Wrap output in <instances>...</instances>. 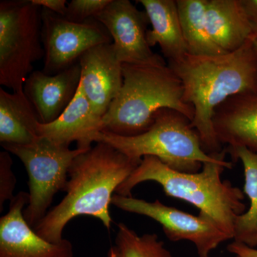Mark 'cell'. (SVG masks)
<instances>
[{
  "label": "cell",
  "instance_id": "cell-1",
  "mask_svg": "<svg viewBox=\"0 0 257 257\" xmlns=\"http://www.w3.org/2000/svg\"><path fill=\"white\" fill-rule=\"evenodd\" d=\"M251 38V37H250ZM182 81L184 100L194 108L191 125L208 154L220 153L213 127L215 109L231 96L257 92V68L251 40L239 50L213 56H193L168 62Z\"/></svg>",
  "mask_w": 257,
  "mask_h": 257
},
{
  "label": "cell",
  "instance_id": "cell-2",
  "mask_svg": "<svg viewBox=\"0 0 257 257\" xmlns=\"http://www.w3.org/2000/svg\"><path fill=\"white\" fill-rule=\"evenodd\" d=\"M140 164L108 144L96 143L74 159L64 190L67 194L33 229L47 241L58 243L69 221L84 215L99 219L110 229L113 193Z\"/></svg>",
  "mask_w": 257,
  "mask_h": 257
},
{
  "label": "cell",
  "instance_id": "cell-3",
  "mask_svg": "<svg viewBox=\"0 0 257 257\" xmlns=\"http://www.w3.org/2000/svg\"><path fill=\"white\" fill-rule=\"evenodd\" d=\"M232 167V162L224 159L204 164L197 173H185L172 170L157 157L147 156L116 193L130 197L139 184L157 182L166 195L185 201L212 218L232 239L236 219L246 211L242 191L221 179L225 169Z\"/></svg>",
  "mask_w": 257,
  "mask_h": 257
},
{
  "label": "cell",
  "instance_id": "cell-4",
  "mask_svg": "<svg viewBox=\"0 0 257 257\" xmlns=\"http://www.w3.org/2000/svg\"><path fill=\"white\" fill-rule=\"evenodd\" d=\"M121 90L102 118L101 131L122 137L146 133L158 111L170 109L191 121L194 108L184 100L182 81L167 62L122 64Z\"/></svg>",
  "mask_w": 257,
  "mask_h": 257
},
{
  "label": "cell",
  "instance_id": "cell-5",
  "mask_svg": "<svg viewBox=\"0 0 257 257\" xmlns=\"http://www.w3.org/2000/svg\"><path fill=\"white\" fill-rule=\"evenodd\" d=\"M92 143L108 144L138 162L145 157H157L172 170L185 173H197L204 164L224 160L226 152H206L190 120L170 109L159 111L152 127L142 135L122 137L101 131L92 137Z\"/></svg>",
  "mask_w": 257,
  "mask_h": 257
},
{
  "label": "cell",
  "instance_id": "cell-6",
  "mask_svg": "<svg viewBox=\"0 0 257 257\" xmlns=\"http://www.w3.org/2000/svg\"><path fill=\"white\" fill-rule=\"evenodd\" d=\"M42 8L32 0L0 2V84L24 92L33 64L45 56Z\"/></svg>",
  "mask_w": 257,
  "mask_h": 257
},
{
  "label": "cell",
  "instance_id": "cell-7",
  "mask_svg": "<svg viewBox=\"0 0 257 257\" xmlns=\"http://www.w3.org/2000/svg\"><path fill=\"white\" fill-rule=\"evenodd\" d=\"M2 147L16 155L28 172L30 202L23 214L34 229L46 216L55 194L65 190L69 169L74 159L88 150H70L69 147L58 145L43 137H39L31 145Z\"/></svg>",
  "mask_w": 257,
  "mask_h": 257
},
{
  "label": "cell",
  "instance_id": "cell-8",
  "mask_svg": "<svg viewBox=\"0 0 257 257\" xmlns=\"http://www.w3.org/2000/svg\"><path fill=\"white\" fill-rule=\"evenodd\" d=\"M111 204L157 221L170 241L187 240L194 243L199 257L210 256L221 243L231 239L212 218L201 211L199 215L194 216L166 206L159 199L150 202L117 194L113 195Z\"/></svg>",
  "mask_w": 257,
  "mask_h": 257
},
{
  "label": "cell",
  "instance_id": "cell-9",
  "mask_svg": "<svg viewBox=\"0 0 257 257\" xmlns=\"http://www.w3.org/2000/svg\"><path fill=\"white\" fill-rule=\"evenodd\" d=\"M41 17L45 51L42 71L50 75L77 63L93 47L112 42L109 32L95 19L83 23H73L45 8H42Z\"/></svg>",
  "mask_w": 257,
  "mask_h": 257
},
{
  "label": "cell",
  "instance_id": "cell-10",
  "mask_svg": "<svg viewBox=\"0 0 257 257\" xmlns=\"http://www.w3.org/2000/svg\"><path fill=\"white\" fill-rule=\"evenodd\" d=\"M112 38L117 58L122 64L165 63L162 56L155 53L147 40L150 23L145 11L130 0H111L95 18Z\"/></svg>",
  "mask_w": 257,
  "mask_h": 257
},
{
  "label": "cell",
  "instance_id": "cell-11",
  "mask_svg": "<svg viewBox=\"0 0 257 257\" xmlns=\"http://www.w3.org/2000/svg\"><path fill=\"white\" fill-rule=\"evenodd\" d=\"M30 194L19 192L10 201V210L0 219V257H73L69 240L52 243L35 232L24 217Z\"/></svg>",
  "mask_w": 257,
  "mask_h": 257
},
{
  "label": "cell",
  "instance_id": "cell-12",
  "mask_svg": "<svg viewBox=\"0 0 257 257\" xmlns=\"http://www.w3.org/2000/svg\"><path fill=\"white\" fill-rule=\"evenodd\" d=\"M79 87L94 113L103 118L122 87L123 64L117 58L112 42L88 50L79 58Z\"/></svg>",
  "mask_w": 257,
  "mask_h": 257
},
{
  "label": "cell",
  "instance_id": "cell-13",
  "mask_svg": "<svg viewBox=\"0 0 257 257\" xmlns=\"http://www.w3.org/2000/svg\"><path fill=\"white\" fill-rule=\"evenodd\" d=\"M80 81L79 62L53 75L36 70L28 76L24 84V93L33 106L40 123L50 124L60 117L73 100Z\"/></svg>",
  "mask_w": 257,
  "mask_h": 257
},
{
  "label": "cell",
  "instance_id": "cell-14",
  "mask_svg": "<svg viewBox=\"0 0 257 257\" xmlns=\"http://www.w3.org/2000/svg\"><path fill=\"white\" fill-rule=\"evenodd\" d=\"M213 127L219 143L257 154V92L231 96L215 109Z\"/></svg>",
  "mask_w": 257,
  "mask_h": 257
},
{
  "label": "cell",
  "instance_id": "cell-15",
  "mask_svg": "<svg viewBox=\"0 0 257 257\" xmlns=\"http://www.w3.org/2000/svg\"><path fill=\"white\" fill-rule=\"evenodd\" d=\"M102 118L93 111L90 103L79 87L73 100L58 119L50 124L40 123L39 137H43L58 145L69 147L76 142L77 148L89 150L92 138L101 132Z\"/></svg>",
  "mask_w": 257,
  "mask_h": 257
},
{
  "label": "cell",
  "instance_id": "cell-16",
  "mask_svg": "<svg viewBox=\"0 0 257 257\" xmlns=\"http://www.w3.org/2000/svg\"><path fill=\"white\" fill-rule=\"evenodd\" d=\"M206 19L211 40L225 53L239 50L253 33L240 0H207Z\"/></svg>",
  "mask_w": 257,
  "mask_h": 257
},
{
  "label": "cell",
  "instance_id": "cell-17",
  "mask_svg": "<svg viewBox=\"0 0 257 257\" xmlns=\"http://www.w3.org/2000/svg\"><path fill=\"white\" fill-rule=\"evenodd\" d=\"M137 3L143 5L152 25L147 32L150 47L159 45L168 62L181 60L187 55L177 0H138Z\"/></svg>",
  "mask_w": 257,
  "mask_h": 257
},
{
  "label": "cell",
  "instance_id": "cell-18",
  "mask_svg": "<svg viewBox=\"0 0 257 257\" xmlns=\"http://www.w3.org/2000/svg\"><path fill=\"white\" fill-rule=\"evenodd\" d=\"M40 124L36 112L25 93L0 89V143L28 145L38 140Z\"/></svg>",
  "mask_w": 257,
  "mask_h": 257
},
{
  "label": "cell",
  "instance_id": "cell-19",
  "mask_svg": "<svg viewBox=\"0 0 257 257\" xmlns=\"http://www.w3.org/2000/svg\"><path fill=\"white\" fill-rule=\"evenodd\" d=\"M226 151L233 160L242 162L245 179L243 193L250 202L248 210L236 219L233 239L255 248L257 246V154L243 147H228Z\"/></svg>",
  "mask_w": 257,
  "mask_h": 257
},
{
  "label": "cell",
  "instance_id": "cell-20",
  "mask_svg": "<svg viewBox=\"0 0 257 257\" xmlns=\"http://www.w3.org/2000/svg\"><path fill=\"white\" fill-rule=\"evenodd\" d=\"M181 28L189 55L213 56L226 54L208 33L207 0H177Z\"/></svg>",
  "mask_w": 257,
  "mask_h": 257
},
{
  "label": "cell",
  "instance_id": "cell-21",
  "mask_svg": "<svg viewBox=\"0 0 257 257\" xmlns=\"http://www.w3.org/2000/svg\"><path fill=\"white\" fill-rule=\"evenodd\" d=\"M106 257H172L156 234L139 236L124 223L118 224L114 244Z\"/></svg>",
  "mask_w": 257,
  "mask_h": 257
},
{
  "label": "cell",
  "instance_id": "cell-22",
  "mask_svg": "<svg viewBox=\"0 0 257 257\" xmlns=\"http://www.w3.org/2000/svg\"><path fill=\"white\" fill-rule=\"evenodd\" d=\"M111 0H72L67 4L64 18L76 23L95 19Z\"/></svg>",
  "mask_w": 257,
  "mask_h": 257
},
{
  "label": "cell",
  "instance_id": "cell-23",
  "mask_svg": "<svg viewBox=\"0 0 257 257\" xmlns=\"http://www.w3.org/2000/svg\"><path fill=\"white\" fill-rule=\"evenodd\" d=\"M13 163L10 152L6 150L0 152V211H3L5 202L15 197L16 178L12 170Z\"/></svg>",
  "mask_w": 257,
  "mask_h": 257
},
{
  "label": "cell",
  "instance_id": "cell-24",
  "mask_svg": "<svg viewBox=\"0 0 257 257\" xmlns=\"http://www.w3.org/2000/svg\"><path fill=\"white\" fill-rule=\"evenodd\" d=\"M32 2L40 8H45L64 17L68 4L66 0H32Z\"/></svg>",
  "mask_w": 257,
  "mask_h": 257
},
{
  "label": "cell",
  "instance_id": "cell-25",
  "mask_svg": "<svg viewBox=\"0 0 257 257\" xmlns=\"http://www.w3.org/2000/svg\"><path fill=\"white\" fill-rule=\"evenodd\" d=\"M230 253H234L239 257H257V249L250 247L243 243L234 241L227 246Z\"/></svg>",
  "mask_w": 257,
  "mask_h": 257
},
{
  "label": "cell",
  "instance_id": "cell-26",
  "mask_svg": "<svg viewBox=\"0 0 257 257\" xmlns=\"http://www.w3.org/2000/svg\"><path fill=\"white\" fill-rule=\"evenodd\" d=\"M250 23L257 25V0H240Z\"/></svg>",
  "mask_w": 257,
  "mask_h": 257
},
{
  "label": "cell",
  "instance_id": "cell-27",
  "mask_svg": "<svg viewBox=\"0 0 257 257\" xmlns=\"http://www.w3.org/2000/svg\"><path fill=\"white\" fill-rule=\"evenodd\" d=\"M253 25V33L251 35V45H252V48L253 53H254L255 60H256V68H257V25Z\"/></svg>",
  "mask_w": 257,
  "mask_h": 257
},
{
  "label": "cell",
  "instance_id": "cell-28",
  "mask_svg": "<svg viewBox=\"0 0 257 257\" xmlns=\"http://www.w3.org/2000/svg\"><path fill=\"white\" fill-rule=\"evenodd\" d=\"M236 257H239V256H236Z\"/></svg>",
  "mask_w": 257,
  "mask_h": 257
}]
</instances>
